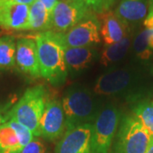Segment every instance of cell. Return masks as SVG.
Listing matches in <instances>:
<instances>
[{
    "label": "cell",
    "mask_w": 153,
    "mask_h": 153,
    "mask_svg": "<svg viewBox=\"0 0 153 153\" xmlns=\"http://www.w3.org/2000/svg\"><path fill=\"white\" fill-rule=\"evenodd\" d=\"M34 40L37 44L41 76L54 85L64 83L68 71L61 33L42 32L35 36Z\"/></svg>",
    "instance_id": "6da1fadb"
},
{
    "label": "cell",
    "mask_w": 153,
    "mask_h": 153,
    "mask_svg": "<svg viewBox=\"0 0 153 153\" xmlns=\"http://www.w3.org/2000/svg\"><path fill=\"white\" fill-rule=\"evenodd\" d=\"M62 107L66 130L94 123L101 108L91 92L83 87H72L64 94Z\"/></svg>",
    "instance_id": "7a4b0ae2"
},
{
    "label": "cell",
    "mask_w": 153,
    "mask_h": 153,
    "mask_svg": "<svg viewBox=\"0 0 153 153\" xmlns=\"http://www.w3.org/2000/svg\"><path fill=\"white\" fill-rule=\"evenodd\" d=\"M49 100L48 92L43 85L29 88L10 110L9 120L17 121L29 128L34 136L40 137V121Z\"/></svg>",
    "instance_id": "3957f363"
},
{
    "label": "cell",
    "mask_w": 153,
    "mask_h": 153,
    "mask_svg": "<svg viewBox=\"0 0 153 153\" xmlns=\"http://www.w3.org/2000/svg\"><path fill=\"white\" fill-rule=\"evenodd\" d=\"M151 135L134 115L120 121L109 153H146Z\"/></svg>",
    "instance_id": "277c9868"
},
{
    "label": "cell",
    "mask_w": 153,
    "mask_h": 153,
    "mask_svg": "<svg viewBox=\"0 0 153 153\" xmlns=\"http://www.w3.org/2000/svg\"><path fill=\"white\" fill-rule=\"evenodd\" d=\"M120 120V111L114 105H106L100 110L92 125V153L110 152Z\"/></svg>",
    "instance_id": "5b68a950"
},
{
    "label": "cell",
    "mask_w": 153,
    "mask_h": 153,
    "mask_svg": "<svg viewBox=\"0 0 153 153\" xmlns=\"http://www.w3.org/2000/svg\"><path fill=\"white\" fill-rule=\"evenodd\" d=\"M91 14L93 11L79 0H60L51 13L50 31L66 33Z\"/></svg>",
    "instance_id": "8992f818"
},
{
    "label": "cell",
    "mask_w": 153,
    "mask_h": 153,
    "mask_svg": "<svg viewBox=\"0 0 153 153\" xmlns=\"http://www.w3.org/2000/svg\"><path fill=\"white\" fill-rule=\"evenodd\" d=\"M100 22L94 14H91L73 27L61 33L65 48L90 47L100 43Z\"/></svg>",
    "instance_id": "52a82bcc"
},
{
    "label": "cell",
    "mask_w": 153,
    "mask_h": 153,
    "mask_svg": "<svg viewBox=\"0 0 153 153\" xmlns=\"http://www.w3.org/2000/svg\"><path fill=\"white\" fill-rule=\"evenodd\" d=\"M66 131V119L61 101L57 99L49 100L40 121L41 137L54 141L63 136Z\"/></svg>",
    "instance_id": "ba28073f"
},
{
    "label": "cell",
    "mask_w": 153,
    "mask_h": 153,
    "mask_svg": "<svg viewBox=\"0 0 153 153\" xmlns=\"http://www.w3.org/2000/svg\"><path fill=\"white\" fill-rule=\"evenodd\" d=\"M90 123L66 130L55 147V153H92Z\"/></svg>",
    "instance_id": "9c48e42d"
},
{
    "label": "cell",
    "mask_w": 153,
    "mask_h": 153,
    "mask_svg": "<svg viewBox=\"0 0 153 153\" xmlns=\"http://www.w3.org/2000/svg\"><path fill=\"white\" fill-rule=\"evenodd\" d=\"M29 7L13 0H0V27L11 31L28 30Z\"/></svg>",
    "instance_id": "30bf717a"
},
{
    "label": "cell",
    "mask_w": 153,
    "mask_h": 153,
    "mask_svg": "<svg viewBox=\"0 0 153 153\" xmlns=\"http://www.w3.org/2000/svg\"><path fill=\"white\" fill-rule=\"evenodd\" d=\"M16 63L23 72L37 78L41 76L38 49L35 40L23 38L16 43Z\"/></svg>",
    "instance_id": "8fae6325"
},
{
    "label": "cell",
    "mask_w": 153,
    "mask_h": 153,
    "mask_svg": "<svg viewBox=\"0 0 153 153\" xmlns=\"http://www.w3.org/2000/svg\"><path fill=\"white\" fill-rule=\"evenodd\" d=\"M131 80V73L128 70H111L99 77L94 90L100 95H113L126 89Z\"/></svg>",
    "instance_id": "7c38bea8"
},
{
    "label": "cell",
    "mask_w": 153,
    "mask_h": 153,
    "mask_svg": "<svg viewBox=\"0 0 153 153\" xmlns=\"http://www.w3.org/2000/svg\"><path fill=\"white\" fill-rule=\"evenodd\" d=\"M100 15V33L105 45L118 43L125 38L128 26L122 22L113 11H105Z\"/></svg>",
    "instance_id": "4fadbf2b"
},
{
    "label": "cell",
    "mask_w": 153,
    "mask_h": 153,
    "mask_svg": "<svg viewBox=\"0 0 153 153\" xmlns=\"http://www.w3.org/2000/svg\"><path fill=\"white\" fill-rule=\"evenodd\" d=\"M98 56L96 49L91 47L66 48L65 62L67 71L71 73L80 72L88 68Z\"/></svg>",
    "instance_id": "5bb4252c"
},
{
    "label": "cell",
    "mask_w": 153,
    "mask_h": 153,
    "mask_svg": "<svg viewBox=\"0 0 153 153\" xmlns=\"http://www.w3.org/2000/svg\"><path fill=\"white\" fill-rule=\"evenodd\" d=\"M148 0H121L115 14L126 25L142 21L148 14Z\"/></svg>",
    "instance_id": "9a60e30c"
},
{
    "label": "cell",
    "mask_w": 153,
    "mask_h": 153,
    "mask_svg": "<svg viewBox=\"0 0 153 153\" xmlns=\"http://www.w3.org/2000/svg\"><path fill=\"white\" fill-rule=\"evenodd\" d=\"M28 23V30L42 32L51 30V14L38 0H36L29 7Z\"/></svg>",
    "instance_id": "2e32d148"
},
{
    "label": "cell",
    "mask_w": 153,
    "mask_h": 153,
    "mask_svg": "<svg viewBox=\"0 0 153 153\" xmlns=\"http://www.w3.org/2000/svg\"><path fill=\"white\" fill-rule=\"evenodd\" d=\"M130 46V38L126 36L120 42L111 45H105L100 55V64L109 66L115 62L122 60L127 54Z\"/></svg>",
    "instance_id": "e0dca14e"
},
{
    "label": "cell",
    "mask_w": 153,
    "mask_h": 153,
    "mask_svg": "<svg viewBox=\"0 0 153 153\" xmlns=\"http://www.w3.org/2000/svg\"><path fill=\"white\" fill-rule=\"evenodd\" d=\"M22 149L16 133L8 123L0 126V153H17Z\"/></svg>",
    "instance_id": "ac0fdd59"
},
{
    "label": "cell",
    "mask_w": 153,
    "mask_h": 153,
    "mask_svg": "<svg viewBox=\"0 0 153 153\" xmlns=\"http://www.w3.org/2000/svg\"><path fill=\"white\" fill-rule=\"evenodd\" d=\"M16 44L12 36L0 38V69L11 68L16 64Z\"/></svg>",
    "instance_id": "d6986e66"
},
{
    "label": "cell",
    "mask_w": 153,
    "mask_h": 153,
    "mask_svg": "<svg viewBox=\"0 0 153 153\" xmlns=\"http://www.w3.org/2000/svg\"><path fill=\"white\" fill-rule=\"evenodd\" d=\"M133 112L151 137H153V101L150 100L140 101L134 106Z\"/></svg>",
    "instance_id": "ffe728a7"
},
{
    "label": "cell",
    "mask_w": 153,
    "mask_h": 153,
    "mask_svg": "<svg viewBox=\"0 0 153 153\" xmlns=\"http://www.w3.org/2000/svg\"><path fill=\"white\" fill-rule=\"evenodd\" d=\"M134 49L139 58L141 60H148L152 55V50L148 45L147 29H145L137 35L134 42Z\"/></svg>",
    "instance_id": "44dd1931"
},
{
    "label": "cell",
    "mask_w": 153,
    "mask_h": 153,
    "mask_svg": "<svg viewBox=\"0 0 153 153\" xmlns=\"http://www.w3.org/2000/svg\"><path fill=\"white\" fill-rule=\"evenodd\" d=\"M7 123L16 131L22 147H24L28 143H30L33 140V139L34 138L33 134L26 126L22 125V123H18L17 121L14 119H10Z\"/></svg>",
    "instance_id": "7402d4cb"
},
{
    "label": "cell",
    "mask_w": 153,
    "mask_h": 153,
    "mask_svg": "<svg viewBox=\"0 0 153 153\" xmlns=\"http://www.w3.org/2000/svg\"><path fill=\"white\" fill-rule=\"evenodd\" d=\"M17 153H49V152L45 144L38 137H35Z\"/></svg>",
    "instance_id": "603a6c76"
},
{
    "label": "cell",
    "mask_w": 153,
    "mask_h": 153,
    "mask_svg": "<svg viewBox=\"0 0 153 153\" xmlns=\"http://www.w3.org/2000/svg\"><path fill=\"white\" fill-rule=\"evenodd\" d=\"M82 2L93 11L97 14H101L104 12L103 10V0H79Z\"/></svg>",
    "instance_id": "cb8c5ba5"
},
{
    "label": "cell",
    "mask_w": 153,
    "mask_h": 153,
    "mask_svg": "<svg viewBox=\"0 0 153 153\" xmlns=\"http://www.w3.org/2000/svg\"><path fill=\"white\" fill-rule=\"evenodd\" d=\"M38 1L41 2L43 5L45 7V9L51 14L60 0H38Z\"/></svg>",
    "instance_id": "d4e9b609"
},
{
    "label": "cell",
    "mask_w": 153,
    "mask_h": 153,
    "mask_svg": "<svg viewBox=\"0 0 153 153\" xmlns=\"http://www.w3.org/2000/svg\"><path fill=\"white\" fill-rule=\"evenodd\" d=\"M144 26L146 29H153V13L149 12L144 21Z\"/></svg>",
    "instance_id": "484cf974"
},
{
    "label": "cell",
    "mask_w": 153,
    "mask_h": 153,
    "mask_svg": "<svg viewBox=\"0 0 153 153\" xmlns=\"http://www.w3.org/2000/svg\"><path fill=\"white\" fill-rule=\"evenodd\" d=\"M103 10L104 12L105 11L110 10V9L114 5V4L116 3L117 0H103Z\"/></svg>",
    "instance_id": "4316f807"
},
{
    "label": "cell",
    "mask_w": 153,
    "mask_h": 153,
    "mask_svg": "<svg viewBox=\"0 0 153 153\" xmlns=\"http://www.w3.org/2000/svg\"><path fill=\"white\" fill-rule=\"evenodd\" d=\"M147 40L150 49L153 51V29H147Z\"/></svg>",
    "instance_id": "83f0119b"
},
{
    "label": "cell",
    "mask_w": 153,
    "mask_h": 153,
    "mask_svg": "<svg viewBox=\"0 0 153 153\" xmlns=\"http://www.w3.org/2000/svg\"><path fill=\"white\" fill-rule=\"evenodd\" d=\"M9 120V112L7 113H3L2 111H0V126L6 123V121Z\"/></svg>",
    "instance_id": "f1b7e54d"
},
{
    "label": "cell",
    "mask_w": 153,
    "mask_h": 153,
    "mask_svg": "<svg viewBox=\"0 0 153 153\" xmlns=\"http://www.w3.org/2000/svg\"><path fill=\"white\" fill-rule=\"evenodd\" d=\"M13 1L16 2L18 4H25V5L31 6L36 0H13Z\"/></svg>",
    "instance_id": "f546056e"
},
{
    "label": "cell",
    "mask_w": 153,
    "mask_h": 153,
    "mask_svg": "<svg viewBox=\"0 0 153 153\" xmlns=\"http://www.w3.org/2000/svg\"><path fill=\"white\" fill-rule=\"evenodd\" d=\"M146 153H153V137H151V140H150V143H149V146H148Z\"/></svg>",
    "instance_id": "4dcf8cb0"
},
{
    "label": "cell",
    "mask_w": 153,
    "mask_h": 153,
    "mask_svg": "<svg viewBox=\"0 0 153 153\" xmlns=\"http://www.w3.org/2000/svg\"><path fill=\"white\" fill-rule=\"evenodd\" d=\"M149 12H152L153 13V0L149 1Z\"/></svg>",
    "instance_id": "1f68e13d"
}]
</instances>
